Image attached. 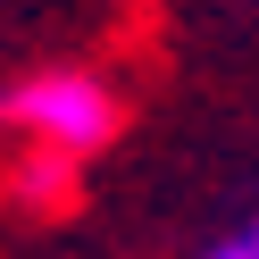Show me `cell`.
Instances as JSON below:
<instances>
[{
    "label": "cell",
    "mask_w": 259,
    "mask_h": 259,
    "mask_svg": "<svg viewBox=\"0 0 259 259\" xmlns=\"http://www.w3.org/2000/svg\"><path fill=\"white\" fill-rule=\"evenodd\" d=\"M9 117L34 142H59V151H75V159L117 134V101H109V84H92V75H34L25 92H9Z\"/></svg>",
    "instance_id": "1"
},
{
    "label": "cell",
    "mask_w": 259,
    "mask_h": 259,
    "mask_svg": "<svg viewBox=\"0 0 259 259\" xmlns=\"http://www.w3.org/2000/svg\"><path fill=\"white\" fill-rule=\"evenodd\" d=\"M9 184H17V201H25V209H59V201H67V184H75V151L42 142V151L25 159V167L9 176Z\"/></svg>",
    "instance_id": "2"
},
{
    "label": "cell",
    "mask_w": 259,
    "mask_h": 259,
    "mask_svg": "<svg viewBox=\"0 0 259 259\" xmlns=\"http://www.w3.org/2000/svg\"><path fill=\"white\" fill-rule=\"evenodd\" d=\"M201 259H259V218H242L234 234H218V242H209Z\"/></svg>",
    "instance_id": "3"
}]
</instances>
